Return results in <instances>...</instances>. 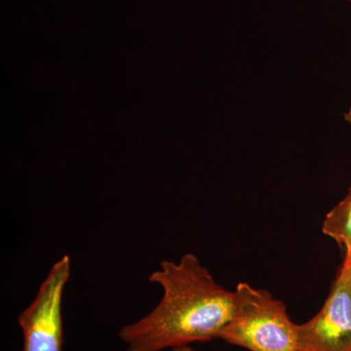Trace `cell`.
Masks as SVG:
<instances>
[{
	"mask_svg": "<svg viewBox=\"0 0 351 351\" xmlns=\"http://www.w3.org/2000/svg\"><path fill=\"white\" fill-rule=\"evenodd\" d=\"M163 289L156 308L120 329L126 351H162L219 339L234 313V292L217 283L193 254L163 261L149 277Z\"/></svg>",
	"mask_w": 351,
	"mask_h": 351,
	"instance_id": "cell-1",
	"label": "cell"
},
{
	"mask_svg": "<svg viewBox=\"0 0 351 351\" xmlns=\"http://www.w3.org/2000/svg\"><path fill=\"white\" fill-rule=\"evenodd\" d=\"M234 295V313L219 339L250 351H298V324L282 302L245 282Z\"/></svg>",
	"mask_w": 351,
	"mask_h": 351,
	"instance_id": "cell-2",
	"label": "cell"
},
{
	"mask_svg": "<svg viewBox=\"0 0 351 351\" xmlns=\"http://www.w3.org/2000/svg\"><path fill=\"white\" fill-rule=\"evenodd\" d=\"M71 276V258L64 255L51 267L34 301L18 317L23 351H63V297Z\"/></svg>",
	"mask_w": 351,
	"mask_h": 351,
	"instance_id": "cell-3",
	"label": "cell"
},
{
	"mask_svg": "<svg viewBox=\"0 0 351 351\" xmlns=\"http://www.w3.org/2000/svg\"><path fill=\"white\" fill-rule=\"evenodd\" d=\"M298 351H351V263L343 260L324 306L298 324Z\"/></svg>",
	"mask_w": 351,
	"mask_h": 351,
	"instance_id": "cell-4",
	"label": "cell"
},
{
	"mask_svg": "<svg viewBox=\"0 0 351 351\" xmlns=\"http://www.w3.org/2000/svg\"><path fill=\"white\" fill-rule=\"evenodd\" d=\"M322 232L345 250V258H351V184L346 197L325 217Z\"/></svg>",
	"mask_w": 351,
	"mask_h": 351,
	"instance_id": "cell-5",
	"label": "cell"
},
{
	"mask_svg": "<svg viewBox=\"0 0 351 351\" xmlns=\"http://www.w3.org/2000/svg\"><path fill=\"white\" fill-rule=\"evenodd\" d=\"M173 351H198L195 350V348H191L189 346H180V348H176Z\"/></svg>",
	"mask_w": 351,
	"mask_h": 351,
	"instance_id": "cell-6",
	"label": "cell"
},
{
	"mask_svg": "<svg viewBox=\"0 0 351 351\" xmlns=\"http://www.w3.org/2000/svg\"><path fill=\"white\" fill-rule=\"evenodd\" d=\"M343 117H345L346 122H348V123L351 124V106L350 108H348V112H346L345 115H343Z\"/></svg>",
	"mask_w": 351,
	"mask_h": 351,
	"instance_id": "cell-7",
	"label": "cell"
},
{
	"mask_svg": "<svg viewBox=\"0 0 351 351\" xmlns=\"http://www.w3.org/2000/svg\"><path fill=\"white\" fill-rule=\"evenodd\" d=\"M343 260L350 261V262L351 263V258H343Z\"/></svg>",
	"mask_w": 351,
	"mask_h": 351,
	"instance_id": "cell-8",
	"label": "cell"
}]
</instances>
